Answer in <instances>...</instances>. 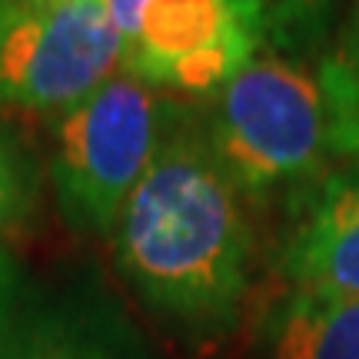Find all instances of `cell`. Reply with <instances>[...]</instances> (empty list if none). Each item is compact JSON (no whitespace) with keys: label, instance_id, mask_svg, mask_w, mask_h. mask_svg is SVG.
I'll list each match as a JSON object with an SVG mask.
<instances>
[{"label":"cell","instance_id":"1","mask_svg":"<svg viewBox=\"0 0 359 359\" xmlns=\"http://www.w3.org/2000/svg\"><path fill=\"white\" fill-rule=\"evenodd\" d=\"M123 280L187 336L226 333L250 290L253 233L206 137L170 123L114 230Z\"/></svg>","mask_w":359,"mask_h":359},{"label":"cell","instance_id":"2","mask_svg":"<svg viewBox=\"0 0 359 359\" xmlns=\"http://www.w3.org/2000/svg\"><path fill=\"white\" fill-rule=\"evenodd\" d=\"M206 143L240 193L263 196L306 180L333 154L320 74L280 50H259L213 97Z\"/></svg>","mask_w":359,"mask_h":359},{"label":"cell","instance_id":"3","mask_svg":"<svg viewBox=\"0 0 359 359\" xmlns=\"http://www.w3.org/2000/svg\"><path fill=\"white\" fill-rule=\"evenodd\" d=\"M173 103L127 70L57 116L53 196L80 233H110L173 123Z\"/></svg>","mask_w":359,"mask_h":359},{"label":"cell","instance_id":"4","mask_svg":"<svg viewBox=\"0 0 359 359\" xmlns=\"http://www.w3.org/2000/svg\"><path fill=\"white\" fill-rule=\"evenodd\" d=\"M120 67L103 0H0V103L64 114Z\"/></svg>","mask_w":359,"mask_h":359},{"label":"cell","instance_id":"5","mask_svg":"<svg viewBox=\"0 0 359 359\" xmlns=\"http://www.w3.org/2000/svg\"><path fill=\"white\" fill-rule=\"evenodd\" d=\"M257 53L259 40L233 0H147L120 70L154 90L217 97Z\"/></svg>","mask_w":359,"mask_h":359},{"label":"cell","instance_id":"6","mask_svg":"<svg viewBox=\"0 0 359 359\" xmlns=\"http://www.w3.org/2000/svg\"><path fill=\"white\" fill-rule=\"evenodd\" d=\"M280 269L293 293L359 296V167L323 180Z\"/></svg>","mask_w":359,"mask_h":359},{"label":"cell","instance_id":"7","mask_svg":"<svg viewBox=\"0 0 359 359\" xmlns=\"http://www.w3.org/2000/svg\"><path fill=\"white\" fill-rule=\"evenodd\" d=\"M0 359H133V339L100 313L47 309L13 320Z\"/></svg>","mask_w":359,"mask_h":359},{"label":"cell","instance_id":"8","mask_svg":"<svg viewBox=\"0 0 359 359\" xmlns=\"http://www.w3.org/2000/svg\"><path fill=\"white\" fill-rule=\"evenodd\" d=\"M273 359H359V296L290 293L269 326Z\"/></svg>","mask_w":359,"mask_h":359},{"label":"cell","instance_id":"9","mask_svg":"<svg viewBox=\"0 0 359 359\" xmlns=\"http://www.w3.org/2000/svg\"><path fill=\"white\" fill-rule=\"evenodd\" d=\"M330 110V147L333 156L359 160V0H353L349 24L330 57L316 67Z\"/></svg>","mask_w":359,"mask_h":359},{"label":"cell","instance_id":"10","mask_svg":"<svg viewBox=\"0 0 359 359\" xmlns=\"http://www.w3.org/2000/svg\"><path fill=\"white\" fill-rule=\"evenodd\" d=\"M333 0H233L246 27L259 40V50H286L320 30Z\"/></svg>","mask_w":359,"mask_h":359},{"label":"cell","instance_id":"11","mask_svg":"<svg viewBox=\"0 0 359 359\" xmlns=\"http://www.w3.org/2000/svg\"><path fill=\"white\" fill-rule=\"evenodd\" d=\"M37 200L34 163L11 130L0 123V233L20 226Z\"/></svg>","mask_w":359,"mask_h":359},{"label":"cell","instance_id":"12","mask_svg":"<svg viewBox=\"0 0 359 359\" xmlns=\"http://www.w3.org/2000/svg\"><path fill=\"white\" fill-rule=\"evenodd\" d=\"M13 306H17V259L0 243V343L13 326Z\"/></svg>","mask_w":359,"mask_h":359},{"label":"cell","instance_id":"13","mask_svg":"<svg viewBox=\"0 0 359 359\" xmlns=\"http://www.w3.org/2000/svg\"><path fill=\"white\" fill-rule=\"evenodd\" d=\"M103 4H107V13H110L114 27L120 30V37L127 40L133 34V27H137V17H140L147 0H103Z\"/></svg>","mask_w":359,"mask_h":359}]
</instances>
